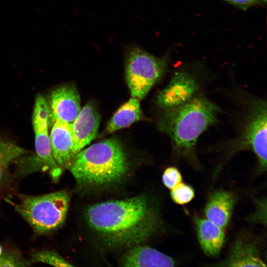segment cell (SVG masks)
Instances as JSON below:
<instances>
[{"label": "cell", "mask_w": 267, "mask_h": 267, "mask_svg": "<svg viewBox=\"0 0 267 267\" xmlns=\"http://www.w3.org/2000/svg\"><path fill=\"white\" fill-rule=\"evenodd\" d=\"M86 218L101 239L116 248L139 245L162 225L156 205L141 195L92 205L86 210Z\"/></svg>", "instance_id": "obj_1"}, {"label": "cell", "mask_w": 267, "mask_h": 267, "mask_svg": "<svg viewBox=\"0 0 267 267\" xmlns=\"http://www.w3.org/2000/svg\"><path fill=\"white\" fill-rule=\"evenodd\" d=\"M218 112L215 104L198 95L182 105L164 110L158 126L170 138L176 156L197 165L198 139L216 123Z\"/></svg>", "instance_id": "obj_2"}, {"label": "cell", "mask_w": 267, "mask_h": 267, "mask_svg": "<svg viewBox=\"0 0 267 267\" xmlns=\"http://www.w3.org/2000/svg\"><path fill=\"white\" fill-rule=\"evenodd\" d=\"M129 166L122 145L117 139L110 138L80 150L67 168L79 185L98 189L120 182Z\"/></svg>", "instance_id": "obj_3"}, {"label": "cell", "mask_w": 267, "mask_h": 267, "mask_svg": "<svg viewBox=\"0 0 267 267\" xmlns=\"http://www.w3.org/2000/svg\"><path fill=\"white\" fill-rule=\"evenodd\" d=\"M15 203L4 199L38 234H47L60 227L64 223L69 204L70 196L65 190L38 196L18 195Z\"/></svg>", "instance_id": "obj_4"}, {"label": "cell", "mask_w": 267, "mask_h": 267, "mask_svg": "<svg viewBox=\"0 0 267 267\" xmlns=\"http://www.w3.org/2000/svg\"><path fill=\"white\" fill-rule=\"evenodd\" d=\"M125 52V75L132 97L139 100L163 76L167 68L165 58H159L136 45Z\"/></svg>", "instance_id": "obj_5"}, {"label": "cell", "mask_w": 267, "mask_h": 267, "mask_svg": "<svg viewBox=\"0 0 267 267\" xmlns=\"http://www.w3.org/2000/svg\"><path fill=\"white\" fill-rule=\"evenodd\" d=\"M243 125L231 147V152L250 150L258 162V172L267 171V102L253 98L249 101Z\"/></svg>", "instance_id": "obj_6"}, {"label": "cell", "mask_w": 267, "mask_h": 267, "mask_svg": "<svg viewBox=\"0 0 267 267\" xmlns=\"http://www.w3.org/2000/svg\"><path fill=\"white\" fill-rule=\"evenodd\" d=\"M32 122L37 154V159L34 163L35 171H48L52 179L57 180L62 169L54 160L51 152L48 133L49 106L45 98L40 94L35 99Z\"/></svg>", "instance_id": "obj_7"}, {"label": "cell", "mask_w": 267, "mask_h": 267, "mask_svg": "<svg viewBox=\"0 0 267 267\" xmlns=\"http://www.w3.org/2000/svg\"><path fill=\"white\" fill-rule=\"evenodd\" d=\"M198 84L195 79L184 71L176 72L167 86L157 97V103L166 110L182 105L196 96Z\"/></svg>", "instance_id": "obj_8"}, {"label": "cell", "mask_w": 267, "mask_h": 267, "mask_svg": "<svg viewBox=\"0 0 267 267\" xmlns=\"http://www.w3.org/2000/svg\"><path fill=\"white\" fill-rule=\"evenodd\" d=\"M49 109V123L56 119L72 123L80 111V98L73 85H62L53 89L47 102Z\"/></svg>", "instance_id": "obj_9"}, {"label": "cell", "mask_w": 267, "mask_h": 267, "mask_svg": "<svg viewBox=\"0 0 267 267\" xmlns=\"http://www.w3.org/2000/svg\"><path fill=\"white\" fill-rule=\"evenodd\" d=\"M52 156L60 168H67L76 155L72 123L56 119L49 135Z\"/></svg>", "instance_id": "obj_10"}, {"label": "cell", "mask_w": 267, "mask_h": 267, "mask_svg": "<svg viewBox=\"0 0 267 267\" xmlns=\"http://www.w3.org/2000/svg\"><path fill=\"white\" fill-rule=\"evenodd\" d=\"M100 117L95 106L89 101L72 123L74 151L77 154L96 136Z\"/></svg>", "instance_id": "obj_11"}, {"label": "cell", "mask_w": 267, "mask_h": 267, "mask_svg": "<svg viewBox=\"0 0 267 267\" xmlns=\"http://www.w3.org/2000/svg\"><path fill=\"white\" fill-rule=\"evenodd\" d=\"M171 257L147 246H133L123 256L121 264L124 267H170L175 266Z\"/></svg>", "instance_id": "obj_12"}, {"label": "cell", "mask_w": 267, "mask_h": 267, "mask_svg": "<svg viewBox=\"0 0 267 267\" xmlns=\"http://www.w3.org/2000/svg\"><path fill=\"white\" fill-rule=\"evenodd\" d=\"M234 204V196L231 192L218 190L210 196L204 214L207 219L224 228L229 223Z\"/></svg>", "instance_id": "obj_13"}, {"label": "cell", "mask_w": 267, "mask_h": 267, "mask_svg": "<svg viewBox=\"0 0 267 267\" xmlns=\"http://www.w3.org/2000/svg\"><path fill=\"white\" fill-rule=\"evenodd\" d=\"M195 228L199 244L204 253L215 256L220 252L224 240L223 228L207 219L195 218Z\"/></svg>", "instance_id": "obj_14"}, {"label": "cell", "mask_w": 267, "mask_h": 267, "mask_svg": "<svg viewBox=\"0 0 267 267\" xmlns=\"http://www.w3.org/2000/svg\"><path fill=\"white\" fill-rule=\"evenodd\" d=\"M222 264L221 266L228 267H266L256 244L244 239L235 241L227 258Z\"/></svg>", "instance_id": "obj_15"}, {"label": "cell", "mask_w": 267, "mask_h": 267, "mask_svg": "<svg viewBox=\"0 0 267 267\" xmlns=\"http://www.w3.org/2000/svg\"><path fill=\"white\" fill-rule=\"evenodd\" d=\"M26 153L16 143L0 137V197L6 194L11 184V163Z\"/></svg>", "instance_id": "obj_16"}, {"label": "cell", "mask_w": 267, "mask_h": 267, "mask_svg": "<svg viewBox=\"0 0 267 267\" xmlns=\"http://www.w3.org/2000/svg\"><path fill=\"white\" fill-rule=\"evenodd\" d=\"M141 116L139 100L132 97L113 116L107 124L105 132L111 133L126 128L139 120Z\"/></svg>", "instance_id": "obj_17"}, {"label": "cell", "mask_w": 267, "mask_h": 267, "mask_svg": "<svg viewBox=\"0 0 267 267\" xmlns=\"http://www.w3.org/2000/svg\"><path fill=\"white\" fill-rule=\"evenodd\" d=\"M42 262L54 267H72L73 265L65 260L54 251H42L34 253L30 263Z\"/></svg>", "instance_id": "obj_18"}, {"label": "cell", "mask_w": 267, "mask_h": 267, "mask_svg": "<svg viewBox=\"0 0 267 267\" xmlns=\"http://www.w3.org/2000/svg\"><path fill=\"white\" fill-rule=\"evenodd\" d=\"M170 195L176 204L184 205L189 203L194 198L195 192L191 185L181 182L171 189Z\"/></svg>", "instance_id": "obj_19"}, {"label": "cell", "mask_w": 267, "mask_h": 267, "mask_svg": "<svg viewBox=\"0 0 267 267\" xmlns=\"http://www.w3.org/2000/svg\"><path fill=\"white\" fill-rule=\"evenodd\" d=\"M164 185L170 189H173L182 181V176L178 168L175 167L167 168L162 175Z\"/></svg>", "instance_id": "obj_20"}, {"label": "cell", "mask_w": 267, "mask_h": 267, "mask_svg": "<svg viewBox=\"0 0 267 267\" xmlns=\"http://www.w3.org/2000/svg\"><path fill=\"white\" fill-rule=\"evenodd\" d=\"M29 263L12 252H2L0 256V267H24Z\"/></svg>", "instance_id": "obj_21"}, {"label": "cell", "mask_w": 267, "mask_h": 267, "mask_svg": "<svg viewBox=\"0 0 267 267\" xmlns=\"http://www.w3.org/2000/svg\"><path fill=\"white\" fill-rule=\"evenodd\" d=\"M233 4L238 5L242 8L247 7L253 4L255 0H225Z\"/></svg>", "instance_id": "obj_22"}, {"label": "cell", "mask_w": 267, "mask_h": 267, "mask_svg": "<svg viewBox=\"0 0 267 267\" xmlns=\"http://www.w3.org/2000/svg\"><path fill=\"white\" fill-rule=\"evenodd\" d=\"M2 253V248L1 246L0 245V256L1 255Z\"/></svg>", "instance_id": "obj_23"}, {"label": "cell", "mask_w": 267, "mask_h": 267, "mask_svg": "<svg viewBox=\"0 0 267 267\" xmlns=\"http://www.w3.org/2000/svg\"><path fill=\"white\" fill-rule=\"evenodd\" d=\"M261 0L264 1L265 2H266L267 1V0Z\"/></svg>", "instance_id": "obj_24"}]
</instances>
